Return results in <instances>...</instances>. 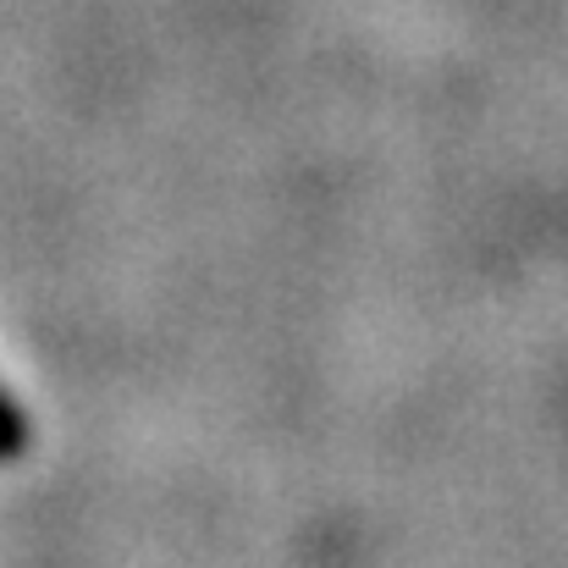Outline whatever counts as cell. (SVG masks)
Here are the masks:
<instances>
[{"mask_svg": "<svg viewBox=\"0 0 568 568\" xmlns=\"http://www.w3.org/2000/svg\"><path fill=\"white\" fill-rule=\"evenodd\" d=\"M28 414L11 403V392L0 386V464H11V458H22L28 453Z\"/></svg>", "mask_w": 568, "mask_h": 568, "instance_id": "obj_1", "label": "cell"}]
</instances>
